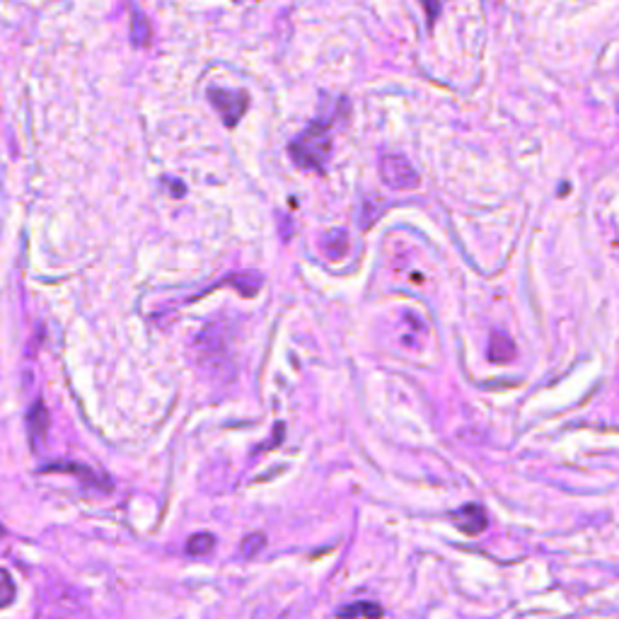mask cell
<instances>
[{
	"mask_svg": "<svg viewBox=\"0 0 619 619\" xmlns=\"http://www.w3.org/2000/svg\"><path fill=\"white\" fill-rule=\"evenodd\" d=\"M293 162L302 169L325 172L329 153H332V124L327 119H317L291 143Z\"/></svg>",
	"mask_w": 619,
	"mask_h": 619,
	"instance_id": "1",
	"label": "cell"
},
{
	"mask_svg": "<svg viewBox=\"0 0 619 619\" xmlns=\"http://www.w3.org/2000/svg\"><path fill=\"white\" fill-rule=\"evenodd\" d=\"M208 102L213 109L221 114L223 124L232 129L245 116L249 106V95L245 90H228V88H211L208 90Z\"/></svg>",
	"mask_w": 619,
	"mask_h": 619,
	"instance_id": "2",
	"label": "cell"
},
{
	"mask_svg": "<svg viewBox=\"0 0 619 619\" xmlns=\"http://www.w3.org/2000/svg\"><path fill=\"white\" fill-rule=\"evenodd\" d=\"M380 177L389 189H416L419 186V172L414 165L402 155H382L380 158Z\"/></svg>",
	"mask_w": 619,
	"mask_h": 619,
	"instance_id": "3",
	"label": "cell"
},
{
	"mask_svg": "<svg viewBox=\"0 0 619 619\" xmlns=\"http://www.w3.org/2000/svg\"><path fill=\"white\" fill-rule=\"evenodd\" d=\"M42 472H68V474L80 477V482L88 484V487H99L102 491H109V489H112L109 477H105L102 472L92 469L90 465H78V462H51V465H46Z\"/></svg>",
	"mask_w": 619,
	"mask_h": 619,
	"instance_id": "4",
	"label": "cell"
},
{
	"mask_svg": "<svg viewBox=\"0 0 619 619\" xmlns=\"http://www.w3.org/2000/svg\"><path fill=\"white\" fill-rule=\"evenodd\" d=\"M452 518H455L458 528H460L465 535H479V532L487 528V511L477 504L465 505V508H460Z\"/></svg>",
	"mask_w": 619,
	"mask_h": 619,
	"instance_id": "5",
	"label": "cell"
},
{
	"mask_svg": "<svg viewBox=\"0 0 619 619\" xmlns=\"http://www.w3.org/2000/svg\"><path fill=\"white\" fill-rule=\"evenodd\" d=\"M319 247L325 249V255L329 259H339L344 257L346 249H349V238H346L344 231H329L319 239Z\"/></svg>",
	"mask_w": 619,
	"mask_h": 619,
	"instance_id": "6",
	"label": "cell"
},
{
	"mask_svg": "<svg viewBox=\"0 0 619 619\" xmlns=\"http://www.w3.org/2000/svg\"><path fill=\"white\" fill-rule=\"evenodd\" d=\"M131 44L138 49L151 44V20L145 18L141 10L131 12Z\"/></svg>",
	"mask_w": 619,
	"mask_h": 619,
	"instance_id": "7",
	"label": "cell"
},
{
	"mask_svg": "<svg viewBox=\"0 0 619 619\" xmlns=\"http://www.w3.org/2000/svg\"><path fill=\"white\" fill-rule=\"evenodd\" d=\"M489 358L496 363L513 361L515 358L513 341L504 334H491V341H489Z\"/></svg>",
	"mask_w": 619,
	"mask_h": 619,
	"instance_id": "8",
	"label": "cell"
},
{
	"mask_svg": "<svg viewBox=\"0 0 619 619\" xmlns=\"http://www.w3.org/2000/svg\"><path fill=\"white\" fill-rule=\"evenodd\" d=\"M46 424H49V419H46L44 407H42V402H36L35 409H32V416H29V434H32L35 448H39V443L44 441Z\"/></svg>",
	"mask_w": 619,
	"mask_h": 619,
	"instance_id": "9",
	"label": "cell"
},
{
	"mask_svg": "<svg viewBox=\"0 0 619 619\" xmlns=\"http://www.w3.org/2000/svg\"><path fill=\"white\" fill-rule=\"evenodd\" d=\"M213 547H215V537H213L211 532H199V535H192L189 542H186V552H189L192 557H204V554H208Z\"/></svg>",
	"mask_w": 619,
	"mask_h": 619,
	"instance_id": "10",
	"label": "cell"
},
{
	"mask_svg": "<svg viewBox=\"0 0 619 619\" xmlns=\"http://www.w3.org/2000/svg\"><path fill=\"white\" fill-rule=\"evenodd\" d=\"M341 617H378L382 615L380 605H372V602H356V605H349V607H341L339 610Z\"/></svg>",
	"mask_w": 619,
	"mask_h": 619,
	"instance_id": "11",
	"label": "cell"
},
{
	"mask_svg": "<svg viewBox=\"0 0 619 619\" xmlns=\"http://www.w3.org/2000/svg\"><path fill=\"white\" fill-rule=\"evenodd\" d=\"M15 600V584L5 571H0V607H8Z\"/></svg>",
	"mask_w": 619,
	"mask_h": 619,
	"instance_id": "12",
	"label": "cell"
},
{
	"mask_svg": "<svg viewBox=\"0 0 619 619\" xmlns=\"http://www.w3.org/2000/svg\"><path fill=\"white\" fill-rule=\"evenodd\" d=\"M262 547H264V535L255 532V535H247V537H245V542H242L239 552H242V557L252 559Z\"/></svg>",
	"mask_w": 619,
	"mask_h": 619,
	"instance_id": "13",
	"label": "cell"
},
{
	"mask_svg": "<svg viewBox=\"0 0 619 619\" xmlns=\"http://www.w3.org/2000/svg\"><path fill=\"white\" fill-rule=\"evenodd\" d=\"M424 5H428V20L434 22L435 15H438V0H424Z\"/></svg>",
	"mask_w": 619,
	"mask_h": 619,
	"instance_id": "14",
	"label": "cell"
},
{
	"mask_svg": "<svg viewBox=\"0 0 619 619\" xmlns=\"http://www.w3.org/2000/svg\"><path fill=\"white\" fill-rule=\"evenodd\" d=\"M3 532H5V530H3V525H0V537H3Z\"/></svg>",
	"mask_w": 619,
	"mask_h": 619,
	"instance_id": "15",
	"label": "cell"
}]
</instances>
